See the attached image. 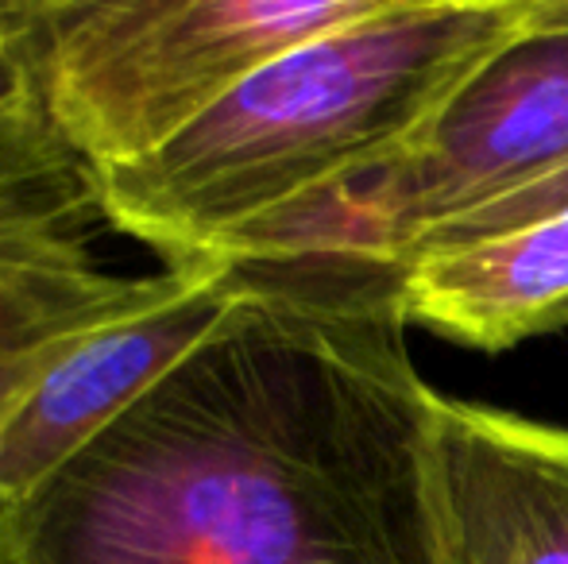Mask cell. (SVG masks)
Returning <instances> with one entry per match:
<instances>
[{"label": "cell", "mask_w": 568, "mask_h": 564, "mask_svg": "<svg viewBox=\"0 0 568 564\" xmlns=\"http://www.w3.org/2000/svg\"><path fill=\"white\" fill-rule=\"evenodd\" d=\"M0 511H4V506H0Z\"/></svg>", "instance_id": "obj_12"}, {"label": "cell", "mask_w": 568, "mask_h": 564, "mask_svg": "<svg viewBox=\"0 0 568 564\" xmlns=\"http://www.w3.org/2000/svg\"><path fill=\"white\" fill-rule=\"evenodd\" d=\"M43 0H0V182L74 166L43 78Z\"/></svg>", "instance_id": "obj_9"}, {"label": "cell", "mask_w": 568, "mask_h": 564, "mask_svg": "<svg viewBox=\"0 0 568 564\" xmlns=\"http://www.w3.org/2000/svg\"><path fill=\"white\" fill-rule=\"evenodd\" d=\"M526 16L530 0H375L271 59L163 151L90 171L101 221L163 267L205 264L244 228L387 163Z\"/></svg>", "instance_id": "obj_2"}, {"label": "cell", "mask_w": 568, "mask_h": 564, "mask_svg": "<svg viewBox=\"0 0 568 564\" xmlns=\"http://www.w3.org/2000/svg\"><path fill=\"white\" fill-rule=\"evenodd\" d=\"M561 209H568V166L554 171L549 178L534 182V186L518 189V194L503 197V202H491V205H484V209L468 213V217L449 221V225L437 228V233L429 236L418 252L484 240V236L507 233V228H518V225H530V221H541V217H549V213H561ZM418 252H414V256H418Z\"/></svg>", "instance_id": "obj_10"}, {"label": "cell", "mask_w": 568, "mask_h": 564, "mask_svg": "<svg viewBox=\"0 0 568 564\" xmlns=\"http://www.w3.org/2000/svg\"><path fill=\"white\" fill-rule=\"evenodd\" d=\"M398 298L410 325L476 352L568 329V209L418 252L398 267Z\"/></svg>", "instance_id": "obj_8"}, {"label": "cell", "mask_w": 568, "mask_h": 564, "mask_svg": "<svg viewBox=\"0 0 568 564\" xmlns=\"http://www.w3.org/2000/svg\"><path fill=\"white\" fill-rule=\"evenodd\" d=\"M85 163L0 182V422L78 345L179 286L182 267L116 271Z\"/></svg>", "instance_id": "obj_5"}, {"label": "cell", "mask_w": 568, "mask_h": 564, "mask_svg": "<svg viewBox=\"0 0 568 564\" xmlns=\"http://www.w3.org/2000/svg\"><path fill=\"white\" fill-rule=\"evenodd\" d=\"M561 166H568V31L526 28L387 163L244 228L205 264L403 267L437 228Z\"/></svg>", "instance_id": "obj_3"}, {"label": "cell", "mask_w": 568, "mask_h": 564, "mask_svg": "<svg viewBox=\"0 0 568 564\" xmlns=\"http://www.w3.org/2000/svg\"><path fill=\"white\" fill-rule=\"evenodd\" d=\"M526 28L568 31V0H530V20H526Z\"/></svg>", "instance_id": "obj_11"}, {"label": "cell", "mask_w": 568, "mask_h": 564, "mask_svg": "<svg viewBox=\"0 0 568 564\" xmlns=\"http://www.w3.org/2000/svg\"><path fill=\"white\" fill-rule=\"evenodd\" d=\"M236 271L202 345L0 511V564H456L398 267Z\"/></svg>", "instance_id": "obj_1"}, {"label": "cell", "mask_w": 568, "mask_h": 564, "mask_svg": "<svg viewBox=\"0 0 568 564\" xmlns=\"http://www.w3.org/2000/svg\"><path fill=\"white\" fill-rule=\"evenodd\" d=\"M240 271L182 264L166 298L105 325L54 363L0 422V506L28 499L179 368L217 325Z\"/></svg>", "instance_id": "obj_6"}, {"label": "cell", "mask_w": 568, "mask_h": 564, "mask_svg": "<svg viewBox=\"0 0 568 564\" xmlns=\"http://www.w3.org/2000/svg\"><path fill=\"white\" fill-rule=\"evenodd\" d=\"M434 468L456 564H568V429L437 394Z\"/></svg>", "instance_id": "obj_7"}, {"label": "cell", "mask_w": 568, "mask_h": 564, "mask_svg": "<svg viewBox=\"0 0 568 564\" xmlns=\"http://www.w3.org/2000/svg\"><path fill=\"white\" fill-rule=\"evenodd\" d=\"M375 0H43V78L93 174L140 163L263 70Z\"/></svg>", "instance_id": "obj_4"}]
</instances>
